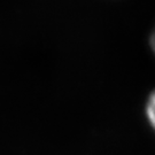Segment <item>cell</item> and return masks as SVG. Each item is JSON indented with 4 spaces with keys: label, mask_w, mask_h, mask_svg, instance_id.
<instances>
[{
    "label": "cell",
    "mask_w": 155,
    "mask_h": 155,
    "mask_svg": "<svg viewBox=\"0 0 155 155\" xmlns=\"http://www.w3.org/2000/svg\"><path fill=\"white\" fill-rule=\"evenodd\" d=\"M146 114H147V117H148V122L154 125V120H155V98H154V94L152 93L148 98V102L146 105Z\"/></svg>",
    "instance_id": "obj_1"
}]
</instances>
